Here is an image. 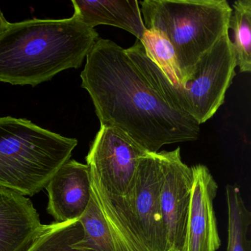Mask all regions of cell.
Here are the masks:
<instances>
[{
	"instance_id": "cell-1",
	"label": "cell",
	"mask_w": 251,
	"mask_h": 251,
	"mask_svg": "<svg viewBox=\"0 0 251 251\" xmlns=\"http://www.w3.org/2000/svg\"><path fill=\"white\" fill-rule=\"evenodd\" d=\"M80 77L100 126L118 129L147 152L199 138L198 122L170 104L113 41H96Z\"/></svg>"
},
{
	"instance_id": "cell-2",
	"label": "cell",
	"mask_w": 251,
	"mask_h": 251,
	"mask_svg": "<svg viewBox=\"0 0 251 251\" xmlns=\"http://www.w3.org/2000/svg\"><path fill=\"white\" fill-rule=\"evenodd\" d=\"M99 39L77 16L8 23L0 31V82L35 87L78 69Z\"/></svg>"
},
{
	"instance_id": "cell-3",
	"label": "cell",
	"mask_w": 251,
	"mask_h": 251,
	"mask_svg": "<svg viewBox=\"0 0 251 251\" xmlns=\"http://www.w3.org/2000/svg\"><path fill=\"white\" fill-rule=\"evenodd\" d=\"M161 183L159 152H147L139 158L123 195H110L91 185V195L103 217L116 251H166L159 201Z\"/></svg>"
},
{
	"instance_id": "cell-4",
	"label": "cell",
	"mask_w": 251,
	"mask_h": 251,
	"mask_svg": "<svg viewBox=\"0 0 251 251\" xmlns=\"http://www.w3.org/2000/svg\"><path fill=\"white\" fill-rule=\"evenodd\" d=\"M77 143L26 119L0 117V187L25 196L39 193Z\"/></svg>"
},
{
	"instance_id": "cell-5",
	"label": "cell",
	"mask_w": 251,
	"mask_h": 251,
	"mask_svg": "<svg viewBox=\"0 0 251 251\" xmlns=\"http://www.w3.org/2000/svg\"><path fill=\"white\" fill-rule=\"evenodd\" d=\"M139 4L145 28L161 32L171 42L181 74L180 86L229 30L232 8L226 0H144Z\"/></svg>"
},
{
	"instance_id": "cell-6",
	"label": "cell",
	"mask_w": 251,
	"mask_h": 251,
	"mask_svg": "<svg viewBox=\"0 0 251 251\" xmlns=\"http://www.w3.org/2000/svg\"><path fill=\"white\" fill-rule=\"evenodd\" d=\"M125 50L165 99L199 125L211 119L224 103L226 92L236 75L229 30L201 58L193 75L182 86L170 85L161 69L148 58L140 41Z\"/></svg>"
},
{
	"instance_id": "cell-7",
	"label": "cell",
	"mask_w": 251,
	"mask_h": 251,
	"mask_svg": "<svg viewBox=\"0 0 251 251\" xmlns=\"http://www.w3.org/2000/svg\"><path fill=\"white\" fill-rule=\"evenodd\" d=\"M145 152L123 132L100 126L86 158L91 185L110 195H123Z\"/></svg>"
},
{
	"instance_id": "cell-8",
	"label": "cell",
	"mask_w": 251,
	"mask_h": 251,
	"mask_svg": "<svg viewBox=\"0 0 251 251\" xmlns=\"http://www.w3.org/2000/svg\"><path fill=\"white\" fill-rule=\"evenodd\" d=\"M162 168L160 208L165 228L166 251H182L193 184L190 167L182 161L180 148L159 152Z\"/></svg>"
},
{
	"instance_id": "cell-9",
	"label": "cell",
	"mask_w": 251,
	"mask_h": 251,
	"mask_svg": "<svg viewBox=\"0 0 251 251\" xmlns=\"http://www.w3.org/2000/svg\"><path fill=\"white\" fill-rule=\"evenodd\" d=\"M191 169L193 184L182 251H217L221 245L214 209L218 185L206 166Z\"/></svg>"
},
{
	"instance_id": "cell-10",
	"label": "cell",
	"mask_w": 251,
	"mask_h": 251,
	"mask_svg": "<svg viewBox=\"0 0 251 251\" xmlns=\"http://www.w3.org/2000/svg\"><path fill=\"white\" fill-rule=\"evenodd\" d=\"M45 189L48 194L47 210L55 222L79 220L91 198L89 167L75 160H68Z\"/></svg>"
},
{
	"instance_id": "cell-11",
	"label": "cell",
	"mask_w": 251,
	"mask_h": 251,
	"mask_svg": "<svg viewBox=\"0 0 251 251\" xmlns=\"http://www.w3.org/2000/svg\"><path fill=\"white\" fill-rule=\"evenodd\" d=\"M43 226L30 198L0 187V251H27Z\"/></svg>"
},
{
	"instance_id": "cell-12",
	"label": "cell",
	"mask_w": 251,
	"mask_h": 251,
	"mask_svg": "<svg viewBox=\"0 0 251 251\" xmlns=\"http://www.w3.org/2000/svg\"><path fill=\"white\" fill-rule=\"evenodd\" d=\"M72 3L75 15L92 28L101 25L114 26L138 40L146 30L137 0H72Z\"/></svg>"
},
{
	"instance_id": "cell-13",
	"label": "cell",
	"mask_w": 251,
	"mask_h": 251,
	"mask_svg": "<svg viewBox=\"0 0 251 251\" xmlns=\"http://www.w3.org/2000/svg\"><path fill=\"white\" fill-rule=\"evenodd\" d=\"M226 195L228 217L226 251H251V241L248 239L251 212L242 199L240 188L227 185Z\"/></svg>"
},
{
	"instance_id": "cell-14",
	"label": "cell",
	"mask_w": 251,
	"mask_h": 251,
	"mask_svg": "<svg viewBox=\"0 0 251 251\" xmlns=\"http://www.w3.org/2000/svg\"><path fill=\"white\" fill-rule=\"evenodd\" d=\"M233 33L232 48L236 67L240 73L251 72V0H238L233 3L228 30Z\"/></svg>"
},
{
	"instance_id": "cell-15",
	"label": "cell",
	"mask_w": 251,
	"mask_h": 251,
	"mask_svg": "<svg viewBox=\"0 0 251 251\" xmlns=\"http://www.w3.org/2000/svg\"><path fill=\"white\" fill-rule=\"evenodd\" d=\"M83 234L78 220L44 225L27 251H87L73 248Z\"/></svg>"
},
{
	"instance_id": "cell-16",
	"label": "cell",
	"mask_w": 251,
	"mask_h": 251,
	"mask_svg": "<svg viewBox=\"0 0 251 251\" xmlns=\"http://www.w3.org/2000/svg\"><path fill=\"white\" fill-rule=\"evenodd\" d=\"M78 220L83 227V237L73 245V248L87 251H116L103 217L92 195L87 208Z\"/></svg>"
},
{
	"instance_id": "cell-17",
	"label": "cell",
	"mask_w": 251,
	"mask_h": 251,
	"mask_svg": "<svg viewBox=\"0 0 251 251\" xmlns=\"http://www.w3.org/2000/svg\"><path fill=\"white\" fill-rule=\"evenodd\" d=\"M146 55L161 69L172 86H180L182 77L171 42L161 32L147 30L140 39Z\"/></svg>"
},
{
	"instance_id": "cell-18",
	"label": "cell",
	"mask_w": 251,
	"mask_h": 251,
	"mask_svg": "<svg viewBox=\"0 0 251 251\" xmlns=\"http://www.w3.org/2000/svg\"><path fill=\"white\" fill-rule=\"evenodd\" d=\"M7 23H8V21H7L5 16H4L3 13L2 12L1 8H0V31H1L2 29L5 27V25H6Z\"/></svg>"
}]
</instances>
